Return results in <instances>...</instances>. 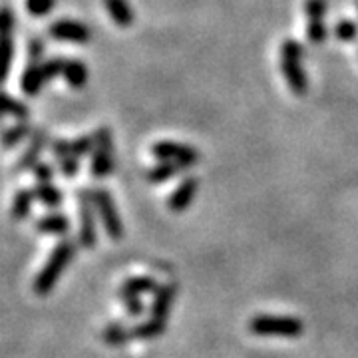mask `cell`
Listing matches in <instances>:
<instances>
[{"label": "cell", "mask_w": 358, "mask_h": 358, "mask_svg": "<svg viewBox=\"0 0 358 358\" xmlns=\"http://www.w3.org/2000/svg\"><path fill=\"white\" fill-rule=\"evenodd\" d=\"M76 257V243L72 239H60L56 247L52 249L50 257L46 259L44 267L40 268L32 281V291L38 296H46L58 285L60 277L64 275L66 267Z\"/></svg>", "instance_id": "6da1fadb"}, {"label": "cell", "mask_w": 358, "mask_h": 358, "mask_svg": "<svg viewBox=\"0 0 358 358\" xmlns=\"http://www.w3.org/2000/svg\"><path fill=\"white\" fill-rule=\"evenodd\" d=\"M303 44L294 38H287L281 46V70L285 82L294 96H305L308 92V80L303 70Z\"/></svg>", "instance_id": "7a4b0ae2"}, {"label": "cell", "mask_w": 358, "mask_h": 358, "mask_svg": "<svg viewBox=\"0 0 358 358\" xmlns=\"http://www.w3.org/2000/svg\"><path fill=\"white\" fill-rule=\"evenodd\" d=\"M249 331L257 336H281L299 338L305 333V322L296 317L282 315H257L249 320Z\"/></svg>", "instance_id": "3957f363"}, {"label": "cell", "mask_w": 358, "mask_h": 358, "mask_svg": "<svg viewBox=\"0 0 358 358\" xmlns=\"http://www.w3.org/2000/svg\"><path fill=\"white\" fill-rule=\"evenodd\" d=\"M14 30H16V14L10 6H0V84L10 78L14 64Z\"/></svg>", "instance_id": "277c9868"}, {"label": "cell", "mask_w": 358, "mask_h": 358, "mask_svg": "<svg viewBox=\"0 0 358 358\" xmlns=\"http://www.w3.org/2000/svg\"><path fill=\"white\" fill-rule=\"evenodd\" d=\"M90 192H92V201H94L98 217L102 221L103 231L108 233L110 239L120 241L124 237V223H122L117 207H115L114 199H112V193L103 189V187H96V189H90Z\"/></svg>", "instance_id": "5b68a950"}, {"label": "cell", "mask_w": 358, "mask_h": 358, "mask_svg": "<svg viewBox=\"0 0 358 358\" xmlns=\"http://www.w3.org/2000/svg\"><path fill=\"white\" fill-rule=\"evenodd\" d=\"M96 148L92 154V164H90V173L96 179H103L112 176L115 169L114 157V138L110 128H100L96 134Z\"/></svg>", "instance_id": "8992f818"}, {"label": "cell", "mask_w": 358, "mask_h": 358, "mask_svg": "<svg viewBox=\"0 0 358 358\" xmlns=\"http://www.w3.org/2000/svg\"><path fill=\"white\" fill-rule=\"evenodd\" d=\"M78 205H80V233L78 241L84 249H94L98 243V231H96V207L92 201L90 189L78 192Z\"/></svg>", "instance_id": "52a82bcc"}, {"label": "cell", "mask_w": 358, "mask_h": 358, "mask_svg": "<svg viewBox=\"0 0 358 358\" xmlns=\"http://www.w3.org/2000/svg\"><path fill=\"white\" fill-rule=\"evenodd\" d=\"M48 36L58 42H66V44H88L92 40V30L84 22L80 20H72V18H60L54 20L48 26Z\"/></svg>", "instance_id": "ba28073f"}, {"label": "cell", "mask_w": 358, "mask_h": 358, "mask_svg": "<svg viewBox=\"0 0 358 358\" xmlns=\"http://www.w3.org/2000/svg\"><path fill=\"white\" fill-rule=\"evenodd\" d=\"M152 155L157 157L159 162H176L185 167L195 166L201 159V155L195 148L178 143V141H157L152 148Z\"/></svg>", "instance_id": "9c48e42d"}, {"label": "cell", "mask_w": 358, "mask_h": 358, "mask_svg": "<svg viewBox=\"0 0 358 358\" xmlns=\"http://www.w3.org/2000/svg\"><path fill=\"white\" fill-rule=\"evenodd\" d=\"M48 131L46 129H34V134L30 136V141L24 148V152L14 164V173H22V171H32L34 166L40 162V157L44 154L46 145H48Z\"/></svg>", "instance_id": "30bf717a"}, {"label": "cell", "mask_w": 358, "mask_h": 358, "mask_svg": "<svg viewBox=\"0 0 358 358\" xmlns=\"http://www.w3.org/2000/svg\"><path fill=\"white\" fill-rule=\"evenodd\" d=\"M197 189H199V179L197 178L187 176V178L181 179L179 185L176 187V192L171 193L169 199H167L169 211H173V213L185 211V209L193 203V199H195V195H197Z\"/></svg>", "instance_id": "8fae6325"}, {"label": "cell", "mask_w": 358, "mask_h": 358, "mask_svg": "<svg viewBox=\"0 0 358 358\" xmlns=\"http://www.w3.org/2000/svg\"><path fill=\"white\" fill-rule=\"evenodd\" d=\"M176 294H178L176 285H159V289L154 294V301H152V310H150L152 315L150 317L167 322L173 303H176Z\"/></svg>", "instance_id": "7c38bea8"}, {"label": "cell", "mask_w": 358, "mask_h": 358, "mask_svg": "<svg viewBox=\"0 0 358 358\" xmlns=\"http://www.w3.org/2000/svg\"><path fill=\"white\" fill-rule=\"evenodd\" d=\"M34 229L40 235H50V237H64L70 231V219L64 213H46L34 221Z\"/></svg>", "instance_id": "4fadbf2b"}, {"label": "cell", "mask_w": 358, "mask_h": 358, "mask_svg": "<svg viewBox=\"0 0 358 358\" xmlns=\"http://www.w3.org/2000/svg\"><path fill=\"white\" fill-rule=\"evenodd\" d=\"M46 82H48V80L44 76L42 64H32V62H30V64L24 68L22 76H20V90H22L24 96L34 98V96H38L40 92H42Z\"/></svg>", "instance_id": "5bb4252c"}, {"label": "cell", "mask_w": 358, "mask_h": 358, "mask_svg": "<svg viewBox=\"0 0 358 358\" xmlns=\"http://www.w3.org/2000/svg\"><path fill=\"white\" fill-rule=\"evenodd\" d=\"M159 285L154 277L141 275V277H128L120 287V296H143V294H155Z\"/></svg>", "instance_id": "9a60e30c"}, {"label": "cell", "mask_w": 358, "mask_h": 358, "mask_svg": "<svg viewBox=\"0 0 358 358\" xmlns=\"http://www.w3.org/2000/svg\"><path fill=\"white\" fill-rule=\"evenodd\" d=\"M131 338H134V336H131V329H128V327H126L124 322H120V320H112V322H108V324L103 327L102 341L108 346H112V348L126 346Z\"/></svg>", "instance_id": "2e32d148"}, {"label": "cell", "mask_w": 358, "mask_h": 358, "mask_svg": "<svg viewBox=\"0 0 358 358\" xmlns=\"http://www.w3.org/2000/svg\"><path fill=\"white\" fill-rule=\"evenodd\" d=\"M62 78H64L66 84H68L70 88L82 90L86 84H88V78H90L88 66L84 64L82 60H76V58L66 60Z\"/></svg>", "instance_id": "e0dca14e"}, {"label": "cell", "mask_w": 358, "mask_h": 358, "mask_svg": "<svg viewBox=\"0 0 358 358\" xmlns=\"http://www.w3.org/2000/svg\"><path fill=\"white\" fill-rule=\"evenodd\" d=\"M34 201H36V197H34L32 189L22 187V189H18V192L14 193L13 205H10V217H13V221H26V219L30 217Z\"/></svg>", "instance_id": "ac0fdd59"}, {"label": "cell", "mask_w": 358, "mask_h": 358, "mask_svg": "<svg viewBox=\"0 0 358 358\" xmlns=\"http://www.w3.org/2000/svg\"><path fill=\"white\" fill-rule=\"evenodd\" d=\"M4 115H10L18 122H26L30 117V108L24 102H20L18 98L0 90V122Z\"/></svg>", "instance_id": "d6986e66"}, {"label": "cell", "mask_w": 358, "mask_h": 358, "mask_svg": "<svg viewBox=\"0 0 358 358\" xmlns=\"http://www.w3.org/2000/svg\"><path fill=\"white\" fill-rule=\"evenodd\" d=\"M32 134H34V129H32L28 120H26V122H18V124H14L10 128L0 131V145H2L4 150H13V148H16L20 141H24L26 138H30Z\"/></svg>", "instance_id": "ffe728a7"}, {"label": "cell", "mask_w": 358, "mask_h": 358, "mask_svg": "<svg viewBox=\"0 0 358 358\" xmlns=\"http://www.w3.org/2000/svg\"><path fill=\"white\" fill-rule=\"evenodd\" d=\"M103 4H106V10L115 26L129 28L134 24V10H131L128 0H103Z\"/></svg>", "instance_id": "44dd1931"}, {"label": "cell", "mask_w": 358, "mask_h": 358, "mask_svg": "<svg viewBox=\"0 0 358 358\" xmlns=\"http://www.w3.org/2000/svg\"><path fill=\"white\" fill-rule=\"evenodd\" d=\"M32 192H34L36 201L44 205V207H48V209H56L64 201V193H62V189H58L54 183H36Z\"/></svg>", "instance_id": "7402d4cb"}, {"label": "cell", "mask_w": 358, "mask_h": 358, "mask_svg": "<svg viewBox=\"0 0 358 358\" xmlns=\"http://www.w3.org/2000/svg\"><path fill=\"white\" fill-rule=\"evenodd\" d=\"M185 169H189V167L176 164V162H159L155 167L148 169L145 179H148L150 183H155V185H157V183H166L167 179L176 178L178 173L185 171Z\"/></svg>", "instance_id": "603a6c76"}, {"label": "cell", "mask_w": 358, "mask_h": 358, "mask_svg": "<svg viewBox=\"0 0 358 358\" xmlns=\"http://www.w3.org/2000/svg\"><path fill=\"white\" fill-rule=\"evenodd\" d=\"M166 329L167 322L150 317L148 320H143V322L136 324V327L131 329V336H134L136 341H154V338H159L162 334L166 333Z\"/></svg>", "instance_id": "cb8c5ba5"}, {"label": "cell", "mask_w": 358, "mask_h": 358, "mask_svg": "<svg viewBox=\"0 0 358 358\" xmlns=\"http://www.w3.org/2000/svg\"><path fill=\"white\" fill-rule=\"evenodd\" d=\"M58 0H24L26 13L34 18H44L56 8Z\"/></svg>", "instance_id": "d4e9b609"}, {"label": "cell", "mask_w": 358, "mask_h": 358, "mask_svg": "<svg viewBox=\"0 0 358 358\" xmlns=\"http://www.w3.org/2000/svg\"><path fill=\"white\" fill-rule=\"evenodd\" d=\"M94 148H96V138L94 134H86V136H80L76 140H72V152L78 155L80 159L86 157V155L94 154Z\"/></svg>", "instance_id": "484cf974"}, {"label": "cell", "mask_w": 358, "mask_h": 358, "mask_svg": "<svg viewBox=\"0 0 358 358\" xmlns=\"http://www.w3.org/2000/svg\"><path fill=\"white\" fill-rule=\"evenodd\" d=\"M44 54H46V42L44 40L40 38V36H32V38L28 40V58H30L32 64L44 62L46 60Z\"/></svg>", "instance_id": "4316f807"}, {"label": "cell", "mask_w": 358, "mask_h": 358, "mask_svg": "<svg viewBox=\"0 0 358 358\" xmlns=\"http://www.w3.org/2000/svg\"><path fill=\"white\" fill-rule=\"evenodd\" d=\"M334 34L336 38L343 40V42H352L358 36V26L352 20H338V24L334 26Z\"/></svg>", "instance_id": "83f0119b"}, {"label": "cell", "mask_w": 358, "mask_h": 358, "mask_svg": "<svg viewBox=\"0 0 358 358\" xmlns=\"http://www.w3.org/2000/svg\"><path fill=\"white\" fill-rule=\"evenodd\" d=\"M42 64V70H44V76L46 80L50 82L56 76H62V72H64V64L66 60L64 58H56V56H52V58H46L44 62H40Z\"/></svg>", "instance_id": "f1b7e54d"}, {"label": "cell", "mask_w": 358, "mask_h": 358, "mask_svg": "<svg viewBox=\"0 0 358 358\" xmlns=\"http://www.w3.org/2000/svg\"><path fill=\"white\" fill-rule=\"evenodd\" d=\"M327 0H307L308 22H324Z\"/></svg>", "instance_id": "f546056e"}, {"label": "cell", "mask_w": 358, "mask_h": 358, "mask_svg": "<svg viewBox=\"0 0 358 358\" xmlns=\"http://www.w3.org/2000/svg\"><path fill=\"white\" fill-rule=\"evenodd\" d=\"M58 169H60V173L64 178H76L78 173H80V157L78 155H68L64 159H60L58 162Z\"/></svg>", "instance_id": "4dcf8cb0"}, {"label": "cell", "mask_w": 358, "mask_h": 358, "mask_svg": "<svg viewBox=\"0 0 358 358\" xmlns=\"http://www.w3.org/2000/svg\"><path fill=\"white\" fill-rule=\"evenodd\" d=\"M329 36V30H327V24L324 22H308L307 24V38L313 42V44H322Z\"/></svg>", "instance_id": "1f68e13d"}, {"label": "cell", "mask_w": 358, "mask_h": 358, "mask_svg": "<svg viewBox=\"0 0 358 358\" xmlns=\"http://www.w3.org/2000/svg\"><path fill=\"white\" fill-rule=\"evenodd\" d=\"M32 176L36 179V183H52L54 176H56V169L46 164V162H38L34 169H32Z\"/></svg>", "instance_id": "d6a6232c"}, {"label": "cell", "mask_w": 358, "mask_h": 358, "mask_svg": "<svg viewBox=\"0 0 358 358\" xmlns=\"http://www.w3.org/2000/svg\"><path fill=\"white\" fill-rule=\"evenodd\" d=\"M120 299L124 301V308H126L128 317H131V319H138V317L143 315L145 305H143L141 296H120Z\"/></svg>", "instance_id": "836d02e7"}, {"label": "cell", "mask_w": 358, "mask_h": 358, "mask_svg": "<svg viewBox=\"0 0 358 358\" xmlns=\"http://www.w3.org/2000/svg\"><path fill=\"white\" fill-rule=\"evenodd\" d=\"M50 150L56 162L64 159L68 155H74V152H72V141L68 140H54L50 143Z\"/></svg>", "instance_id": "e575fe53"}]
</instances>
